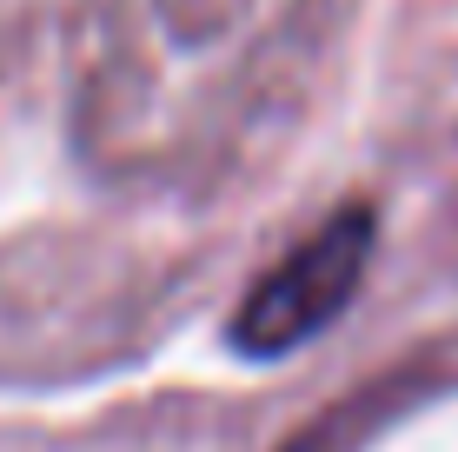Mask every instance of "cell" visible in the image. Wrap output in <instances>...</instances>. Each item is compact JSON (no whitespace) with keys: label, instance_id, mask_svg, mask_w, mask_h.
<instances>
[{"label":"cell","instance_id":"obj_1","mask_svg":"<svg viewBox=\"0 0 458 452\" xmlns=\"http://www.w3.org/2000/svg\"><path fill=\"white\" fill-rule=\"evenodd\" d=\"M372 207H339L312 240H299L259 286L233 306L226 339L240 360H286L306 339H319L345 306L359 300V279L372 260Z\"/></svg>","mask_w":458,"mask_h":452}]
</instances>
